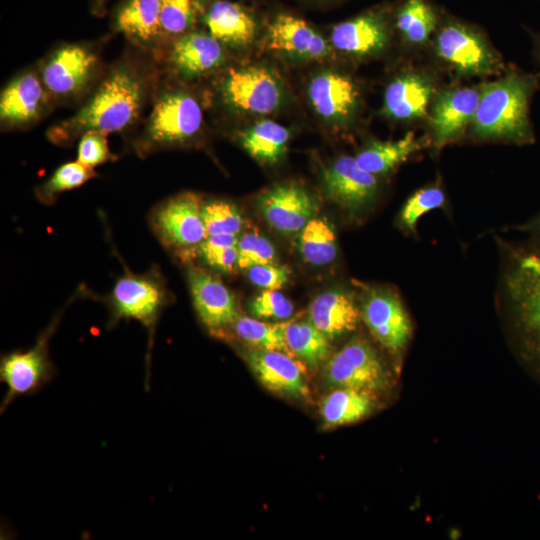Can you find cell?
Returning a JSON list of instances; mask_svg holds the SVG:
<instances>
[{"instance_id":"b9f144b4","label":"cell","mask_w":540,"mask_h":540,"mask_svg":"<svg viewBox=\"0 0 540 540\" xmlns=\"http://www.w3.org/2000/svg\"><path fill=\"white\" fill-rule=\"evenodd\" d=\"M290 268L274 263L254 265L247 269L249 280L256 286L265 289H279L290 278Z\"/></svg>"},{"instance_id":"9a60e30c","label":"cell","mask_w":540,"mask_h":540,"mask_svg":"<svg viewBox=\"0 0 540 540\" xmlns=\"http://www.w3.org/2000/svg\"><path fill=\"white\" fill-rule=\"evenodd\" d=\"M244 359L259 382L270 392L291 399H307L310 389L304 364L277 350L249 348Z\"/></svg>"},{"instance_id":"52a82bcc","label":"cell","mask_w":540,"mask_h":540,"mask_svg":"<svg viewBox=\"0 0 540 540\" xmlns=\"http://www.w3.org/2000/svg\"><path fill=\"white\" fill-rule=\"evenodd\" d=\"M61 316L62 311L54 317L31 348L26 351H13L1 357L0 380L7 386L0 406L1 413L16 398L35 394L53 379L55 367L48 346Z\"/></svg>"},{"instance_id":"836d02e7","label":"cell","mask_w":540,"mask_h":540,"mask_svg":"<svg viewBox=\"0 0 540 540\" xmlns=\"http://www.w3.org/2000/svg\"><path fill=\"white\" fill-rule=\"evenodd\" d=\"M287 323L288 321L269 323L256 318L238 316L232 327L241 340L254 348L277 350L291 355L285 339Z\"/></svg>"},{"instance_id":"8d00e7d4","label":"cell","mask_w":540,"mask_h":540,"mask_svg":"<svg viewBox=\"0 0 540 540\" xmlns=\"http://www.w3.org/2000/svg\"><path fill=\"white\" fill-rule=\"evenodd\" d=\"M238 240L235 234L209 235L197 252L210 268L229 274L238 268Z\"/></svg>"},{"instance_id":"f6af8a7d","label":"cell","mask_w":540,"mask_h":540,"mask_svg":"<svg viewBox=\"0 0 540 540\" xmlns=\"http://www.w3.org/2000/svg\"><path fill=\"white\" fill-rule=\"evenodd\" d=\"M531 36L534 43V56L538 64L540 65V34L532 33Z\"/></svg>"},{"instance_id":"8fae6325","label":"cell","mask_w":540,"mask_h":540,"mask_svg":"<svg viewBox=\"0 0 540 540\" xmlns=\"http://www.w3.org/2000/svg\"><path fill=\"white\" fill-rule=\"evenodd\" d=\"M55 108L37 65L25 68L10 78L1 90V130H28L44 120Z\"/></svg>"},{"instance_id":"74e56055","label":"cell","mask_w":540,"mask_h":540,"mask_svg":"<svg viewBox=\"0 0 540 540\" xmlns=\"http://www.w3.org/2000/svg\"><path fill=\"white\" fill-rule=\"evenodd\" d=\"M202 216L208 236L237 235L243 226V219L237 207L223 200H211L203 203Z\"/></svg>"},{"instance_id":"ab89813d","label":"cell","mask_w":540,"mask_h":540,"mask_svg":"<svg viewBox=\"0 0 540 540\" xmlns=\"http://www.w3.org/2000/svg\"><path fill=\"white\" fill-rule=\"evenodd\" d=\"M249 311L255 318L284 321L294 313V305L278 289H265L251 300Z\"/></svg>"},{"instance_id":"603a6c76","label":"cell","mask_w":540,"mask_h":540,"mask_svg":"<svg viewBox=\"0 0 540 540\" xmlns=\"http://www.w3.org/2000/svg\"><path fill=\"white\" fill-rule=\"evenodd\" d=\"M330 38L345 54L362 57L378 53L388 42L386 19L379 11L361 14L335 25Z\"/></svg>"},{"instance_id":"277c9868","label":"cell","mask_w":540,"mask_h":540,"mask_svg":"<svg viewBox=\"0 0 540 540\" xmlns=\"http://www.w3.org/2000/svg\"><path fill=\"white\" fill-rule=\"evenodd\" d=\"M174 84L162 74L147 117L132 142L139 157L188 144L203 130L204 112L199 98Z\"/></svg>"},{"instance_id":"d590c367","label":"cell","mask_w":540,"mask_h":540,"mask_svg":"<svg viewBox=\"0 0 540 540\" xmlns=\"http://www.w3.org/2000/svg\"><path fill=\"white\" fill-rule=\"evenodd\" d=\"M446 195L438 185H429L415 191L403 204L398 223L407 234H415L419 219L426 213L444 207Z\"/></svg>"},{"instance_id":"83f0119b","label":"cell","mask_w":540,"mask_h":540,"mask_svg":"<svg viewBox=\"0 0 540 540\" xmlns=\"http://www.w3.org/2000/svg\"><path fill=\"white\" fill-rule=\"evenodd\" d=\"M373 409L371 393L352 388L332 389L320 402V416L325 428L355 423Z\"/></svg>"},{"instance_id":"1f68e13d","label":"cell","mask_w":540,"mask_h":540,"mask_svg":"<svg viewBox=\"0 0 540 540\" xmlns=\"http://www.w3.org/2000/svg\"><path fill=\"white\" fill-rule=\"evenodd\" d=\"M299 251L309 264L323 266L337 256V238L332 225L324 218H313L301 230Z\"/></svg>"},{"instance_id":"7402d4cb","label":"cell","mask_w":540,"mask_h":540,"mask_svg":"<svg viewBox=\"0 0 540 540\" xmlns=\"http://www.w3.org/2000/svg\"><path fill=\"white\" fill-rule=\"evenodd\" d=\"M308 96L318 115L333 122L349 119L358 103L354 82L334 71H324L314 76L308 85Z\"/></svg>"},{"instance_id":"7a4b0ae2","label":"cell","mask_w":540,"mask_h":540,"mask_svg":"<svg viewBox=\"0 0 540 540\" xmlns=\"http://www.w3.org/2000/svg\"><path fill=\"white\" fill-rule=\"evenodd\" d=\"M496 300L517 338L522 355L540 367V237L496 236Z\"/></svg>"},{"instance_id":"7bdbcfd3","label":"cell","mask_w":540,"mask_h":540,"mask_svg":"<svg viewBox=\"0 0 540 540\" xmlns=\"http://www.w3.org/2000/svg\"><path fill=\"white\" fill-rule=\"evenodd\" d=\"M510 229L526 233L528 236L540 237V211L527 221L511 226Z\"/></svg>"},{"instance_id":"cb8c5ba5","label":"cell","mask_w":540,"mask_h":540,"mask_svg":"<svg viewBox=\"0 0 540 540\" xmlns=\"http://www.w3.org/2000/svg\"><path fill=\"white\" fill-rule=\"evenodd\" d=\"M268 46L309 60L322 59L329 54L326 40L304 20L289 14H279L269 25Z\"/></svg>"},{"instance_id":"60d3db41","label":"cell","mask_w":540,"mask_h":540,"mask_svg":"<svg viewBox=\"0 0 540 540\" xmlns=\"http://www.w3.org/2000/svg\"><path fill=\"white\" fill-rule=\"evenodd\" d=\"M116 155L109 148L108 135L98 131H89L78 139L77 161L94 168L109 161Z\"/></svg>"},{"instance_id":"5b68a950","label":"cell","mask_w":540,"mask_h":540,"mask_svg":"<svg viewBox=\"0 0 540 540\" xmlns=\"http://www.w3.org/2000/svg\"><path fill=\"white\" fill-rule=\"evenodd\" d=\"M102 44L100 41L60 43L36 63L56 108L79 106L95 87L106 68Z\"/></svg>"},{"instance_id":"ac0fdd59","label":"cell","mask_w":540,"mask_h":540,"mask_svg":"<svg viewBox=\"0 0 540 540\" xmlns=\"http://www.w3.org/2000/svg\"><path fill=\"white\" fill-rule=\"evenodd\" d=\"M480 93V88L456 87L436 97L430 116L435 151L456 141L465 132L475 115Z\"/></svg>"},{"instance_id":"f1b7e54d","label":"cell","mask_w":540,"mask_h":540,"mask_svg":"<svg viewBox=\"0 0 540 540\" xmlns=\"http://www.w3.org/2000/svg\"><path fill=\"white\" fill-rule=\"evenodd\" d=\"M285 339L291 355L311 369L323 366L331 356L330 340L311 321H288Z\"/></svg>"},{"instance_id":"4316f807","label":"cell","mask_w":540,"mask_h":540,"mask_svg":"<svg viewBox=\"0 0 540 540\" xmlns=\"http://www.w3.org/2000/svg\"><path fill=\"white\" fill-rule=\"evenodd\" d=\"M428 139L408 132L395 141H373L356 155L358 165L365 171L384 175L408 160L428 145Z\"/></svg>"},{"instance_id":"2e32d148","label":"cell","mask_w":540,"mask_h":540,"mask_svg":"<svg viewBox=\"0 0 540 540\" xmlns=\"http://www.w3.org/2000/svg\"><path fill=\"white\" fill-rule=\"evenodd\" d=\"M189 288L197 315L212 334H221L238 318L236 301L225 284L210 272L189 265Z\"/></svg>"},{"instance_id":"e0dca14e","label":"cell","mask_w":540,"mask_h":540,"mask_svg":"<svg viewBox=\"0 0 540 540\" xmlns=\"http://www.w3.org/2000/svg\"><path fill=\"white\" fill-rule=\"evenodd\" d=\"M258 207L275 230L286 234L302 230L318 210L310 192L296 183L269 188L258 198Z\"/></svg>"},{"instance_id":"f35d334b","label":"cell","mask_w":540,"mask_h":540,"mask_svg":"<svg viewBox=\"0 0 540 540\" xmlns=\"http://www.w3.org/2000/svg\"><path fill=\"white\" fill-rule=\"evenodd\" d=\"M238 262L241 270L254 265L274 263L276 252L273 244L257 233H245L238 240Z\"/></svg>"},{"instance_id":"30bf717a","label":"cell","mask_w":540,"mask_h":540,"mask_svg":"<svg viewBox=\"0 0 540 540\" xmlns=\"http://www.w3.org/2000/svg\"><path fill=\"white\" fill-rule=\"evenodd\" d=\"M202 204L197 194L184 192L156 206L150 215L156 236L164 246L177 251L182 257L197 252L208 236Z\"/></svg>"},{"instance_id":"4fadbf2b","label":"cell","mask_w":540,"mask_h":540,"mask_svg":"<svg viewBox=\"0 0 540 540\" xmlns=\"http://www.w3.org/2000/svg\"><path fill=\"white\" fill-rule=\"evenodd\" d=\"M360 317L373 338L387 351L400 354L412 336V323L399 294L375 286L363 292Z\"/></svg>"},{"instance_id":"7c38bea8","label":"cell","mask_w":540,"mask_h":540,"mask_svg":"<svg viewBox=\"0 0 540 540\" xmlns=\"http://www.w3.org/2000/svg\"><path fill=\"white\" fill-rule=\"evenodd\" d=\"M155 58L164 76L189 81L218 70L225 50L207 30L194 29L163 45Z\"/></svg>"},{"instance_id":"5bb4252c","label":"cell","mask_w":540,"mask_h":540,"mask_svg":"<svg viewBox=\"0 0 540 540\" xmlns=\"http://www.w3.org/2000/svg\"><path fill=\"white\" fill-rule=\"evenodd\" d=\"M218 93L229 108L257 115L274 112L283 99V89L276 76L257 66L227 71L219 82Z\"/></svg>"},{"instance_id":"ee69618b","label":"cell","mask_w":540,"mask_h":540,"mask_svg":"<svg viewBox=\"0 0 540 540\" xmlns=\"http://www.w3.org/2000/svg\"><path fill=\"white\" fill-rule=\"evenodd\" d=\"M108 0H89L90 11L97 17L105 15L107 9L106 4Z\"/></svg>"},{"instance_id":"ba28073f","label":"cell","mask_w":540,"mask_h":540,"mask_svg":"<svg viewBox=\"0 0 540 540\" xmlns=\"http://www.w3.org/2000/svg\"><path fill=\"white\" fill-rule=\"evenodd\" d=\"M167 299L164 281L156 269L144 274L126 270L107 297L109 325L113 326L121 319L137 320L148 329L152 337Z\"/></svg>"},{"instance_id":"ffe728a7","label":"cell","mask_w":540,"mask_h":540,"mask_svg":"<svg viewBox=\"0 0 540 540\" xmlns=\"http://www.w3.org/2000/svg\"><path fill=\"white\" fill-rule=\"evenodd\" d=\"M161 0H120L111 17V29L135 47L155 54L162 46Z\"/></svg>"},{"instance_id":"3957f363","label":"cell","mask_w":540,"mask_h":540,"mask_svg":"<svg viewBox=\"0 0 540 540\" xmlns=\"http://www.w3.org/2000/svg\"><path fill=\"white\" fill-rule=\"evenodd\" d=\"M538 87L537 75L515 68L481 86L480 100L470 124L472 134L478 139L516 145L534 143L529 107Z\"/></svg>"},{"instance_id":"8992f818","label":"cell","mask_w":540,"mask_h":540,"mask_svg":"<svg viewBox=\"0 0 540 540\" xmlns=\"http://www.w3.org/2000/svg\"><path fill=\"white\" fill-rule=\"evenodd\" d=\"M434 49L442 62L462 76L497 74L503 69L486 38L476 28L454 19L441 25Z\"/></svg>"},{"instance_id":"6da1fadb","label":"cell","mask_w":540,"mask_h":540,"mask_svg":"<svg viewBox=\"0 0 540 540\" xmlns=\"http://www.w3.org/2000/svg\"><path fill=\"white\" fill-rule=\"evenodd\" d=\"M161 76L154 54L128 44L121 56L106 66L76 111L51 126L46 138L55 145L70 146L89 131L107 135L130 131L150 107Z\"/></svg>"},{"instance_id":"d4e9b609","label":"cell","mask_w":540,"mask_h":540,"mask_svg":"<svg viewBox=\"0 0 540 540\" xmlns=\"http://www.w3.org/2000/svg\"><path fill=\"white\" fill-rule=\"evenodd\" d=\"M434 92L432 79L421 72L409 71L394 78L384 93V113L395 120L424 117Z\"/></svg>"},{"instance_id":"44dd1931","label":"cell","mask_w":540,"mask_h":540,"mask_svg":"<svg viewBox=\"0 0 540 540\" xmlns=\"http://www.w3.org/2000/svg\"><path fill=\"white\" fill-rule=\"evenodd\" d=\"M360 318L356 297L345 288L320 293L308 309V320L330 341L354 331Z\"/></svg>"},{"instance_id":"d6986e66","label":"cell","mask_w":540,"mask_h":540,"mask_svg":"<svg viewBox=\"0 0 540 540\" xmlns=\"http://www.w3.org/2000/svg\"><path fill=\"white\" fill-rule=\"evenodd\" d=\"M329 198L350 213H358L374 200L377 176L362 169L355 157L343 155L323 172Z\"/></svg>"},{"instance_id":"f546056e","label":"cell","mask_w":540,"mask_h":540,"mask_svg":"<svg viewBox=\"0 0 540 540\" xmlns=\"http://www.w3.org/2000/svg\"><path fill=\"white\" fill-rule=\"evenodd\" d=\"M290 131L272 120H260L240 135L243 148L256 160L275 163L285 153Z\"/></svg>"},{"instance_id":"e575fe53","label":"cell","mask_w":540,"mask_h":540,"mask_svg":"<svg viewBox=\"0 0 540 540\" xmlns=\"http://www.w3.org/2000/svg\"><path fill=\"white\" fill-rule=\"evenodd\" d=\"M95 176L94 168L77 160L66 162L36 188V198L43 204L51 205L63 192L78 188Z\"/></svg>"},{"instance_id":"484cf974","label":"cell","mask_w":540,"mask_h":540,"mask_svg":"<svg viewBox=\"0 0 540 540\" xmlns=\"http://www.w3.org/2000/svg\"><path fill=\"white\" fill-rule=\"evenodd\" d=\"M207 31L223 46L244 47L256 33L253 17L238 3L214 0L201 19Z\"/></svg>"},{"instance_id":"d6a6232c","label":"cell","mask_w":540,"mask_h":540,"mask_svg":"<svg viewBox=\"0 0 540 540\" xmlns=\"http://www.w3.org/2000/svg\"><path fill=\"white\" fill-rule=\"evenodd\" d=\"M438 16L427 0H405L396 15V28L412 45H423L435 31Z\"/></svg>"},{"instance_id":"9c48e42d","label":"cell","mask_w":540,"mask_h":540,"mask_svg":"<svg viewBox=\"0 0 540 540\" xmlns=\"http://www.w3.org/2000/svg\"><path fill=\"white\" fill-rule=\"evenodd\" d=\"M388 371L376 349L356 336L323 365V385L329 389L352 388L369 393L388 384Z\"/></svg>"},{"instance_id":"4dcf8cb0","label":"cell","mask_w":540,"mask_h":540,"mask_svg":"<svg viewBox=\"0 0 540 540\" xmlns=\"http://www.w3.org/2000/svg\"><path fill=\"white\" fill-rule=\"evenodd\" d=\"M207 6L206 0H161L162 46L194 30Z\"/></svg>"}]
</instances>
